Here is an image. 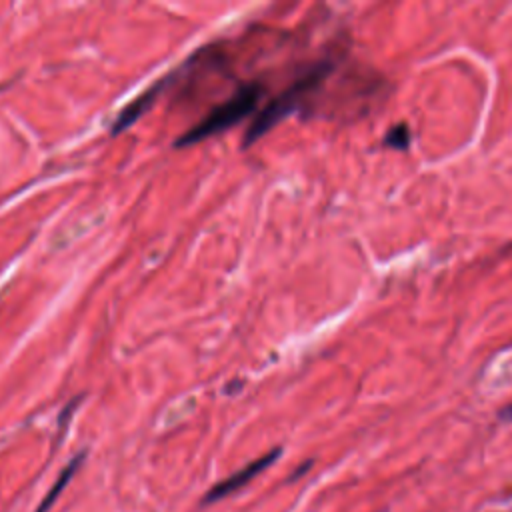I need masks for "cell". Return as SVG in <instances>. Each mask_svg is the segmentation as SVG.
I'll use <instances>...</instances> for the list:
<instances>
[{"instance_id":"6da1fadb","label":"cell","mask_w":512,"mask_h":512,"mask_svg":"<svg viewBox=\"0 0 512 512\" xmlns=\"http://www.w3.org/2000/svg\"><path fill=\"white\" fill-rule=\"evenodd\" d=\"M264 92H266V86L262 80H250L240 84L232 96H228L224 102L214 106L200 122H196L192 128L180 134L174 142V148L192 146L208 136L220 134L222 130L238 124L242 118L254 112Z\"/></svg>"},{"instance_id":"7a4b0ae2","label":"cell","mask_w":512,"mask_h":512,"mask_svg":"<svg viewBox=\"0 0 512 512\" xmlns=\"http://www.w3.org/2000/svg\"><path fill=\"white\" fill-rule=\"evenodd\" d=\"M330 66L326 62H320L306 70L302 76H298L288 88H284L276 98L268 100V104L254 114L252 122L248 124V130L244 134V146H252L260 136L270 132L280 120H284L288 114H292L308 92H312L328 74Z\"/></svg>"},{"instance_id":"3957f363","label":"cell","mask_w":512,"mask_h":512,"mask_svg":"<svg viewBox=\"0 0 512 512\" xmlns=\"http://www.w3.org/2000/svg\"><path fill=\"white\" fill-rule=\"evenodd\" d=\"M280 454H282V448H272L270 452L262 454L260 458H256V460H252V462H248L246 466H242L240 470L232 472V474L226 476L224 480L212 484V486L208 488V492L202 496L200 504H202V506L216 504L218 500H222V498H226V496L238 492V490L244 488L248 482H252L258 474H262L266 468H270V466L278 460Z\"/></svg>"},{"instance_id":"277c9868","label":"cell","mask_w":512,"mask_h":512,"mask_svg":"<svg viewBox=\"0 0 512 512\" xmlns=\"http://www.w3.org/2000/svg\"><path fill=\"white\" fill-rule=\"evenodd\" d=\"M168 76L166 78H160L156 84H152L150 88H146L140 96H136L130 104H126L122 110H120V114L116 116V120L112 122V134H120V132H124L130 124H134L152 104H154V100L158 98V94L162 92V88L168 84Z\"/></svg>"},{"instance_id":"5b68a950","label":"cell","mask_w":512,"mask_h":512,"mask_svg":"<svg viewBox=\"0 0 512 512\" xmlns=\"http://www.w3.org/2000/svg\"><path fill=\"white\" fill-rule=\"evenodd\" d=\"M84 458H86V450H82V452H78L62 470H60V474H58V478H56V482L50 486V490L46 492V496L40 500V504H38V508L34 510V512H48L54 504H56V500L60 498V494L64 492V488H66V484L74 478V474H76V470L82 466V462H84Z\"/></svg>"},{"instance_id":"8992f818","label":"cell","mask_w":512,"mask_h":512,"mask_svg":"<svg viewBox=\"0 0 512 512\" xmlns=\"http://www.w3.org/2000/svg\"><path fill=\"white\" fill-rule=\"evenodd\" d=\"M386 146L392 148H406L408 146V128L404 124L394 126L386 136Z\"/></svg>"}]
</instances>
